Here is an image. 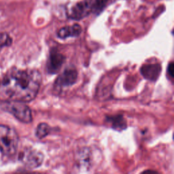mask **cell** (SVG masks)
<instances>
[{"instance_id":"30bf717a","label":"cell","mask_w":174,"mask_h":174,"mask_svg":"<svg viewBox=\"0 0 174 174\" xmlns=\"http://www.w3.org/2000/svg\"><path fill=\"white\" fill-rule=\"evenodd\" d=\"M108 121L111 124V126L116 130H123L127 127L125 119L123 116H115L112 117H108Z\"/></svg>"},{"instance_id":"277c9868","label":"cell","mask_w":174,"mask_h":174,"mask_svg":"<svg viewBox=\"0 0 174 174\" xmlns=\"http://www.w3.org/2000/svg\"><path fill=\"white\" fill-rule=\"evenodd\" d=\"M20 159L28 167L36 168L43 163L44 155L34 149L29 148L21 152Z\"/></svg>"},{"instance_id":"9c48e42d","label":"cell","mask_w":174,"mask_h":174,"mask_svg":"<svg viewBox=\"0 0 174 174\" xmlns=\"http://www.w3.org/2000/svg\"><path fill=\"white\" fill-rule=\"evenodd\" d=\"M82 28L78 24H74L72 26H67L61 28L58 31V37L61 39L69 37H77L81 33Z\"/></svg>"},{"instance_id":"7a4b0ae2","label":"cell","mask_w":174,"mask_h":174,"mask_svg":"<svg viewBox=\"0 0 174 174\" xmlns=\"http://www.w3.org/2000/svg\"><path fill=\"white\" fill-rule=\"evenodd\" d=\"M19 145V136L12 128L0 125V151L2 154L10 156L15 153Z\"/></svg>"},{"instance_id":"7c38bea8","label":"cell","mask_w":174,"mask_h":174,"mask_svg":"<svg viewBox=\"0 0 174 174\" xmlns=\"http://www.w3.org/2000/svg\"><path fill=\"white\" fill-rule=\"evenodd\" d=\"M109 0H95L93 2V12L99 14L107 5Z\"/></svg>"},{"instance_id":"4fadbf2b","label":"cell","mask_w":174,"mask_h":174,"mask_svg":"<svg viewBox=\"0 0 174 174\" xmlns=\"http://www.w3.org/2000/svg\"><path fill=\"white\" fill-rule=\"evenodd\" d=\"M12 38L8 34L6 33H0V51L3 48L11 45Z\"/></svg>"},{"instance_id":"6da1fadb","label":"cell","mask_w":174,"mask_h":174,"mask_svg":"<svg viewBox=\"0 0 174 174\" xmlns=\"http://www.w3.org/2000/svg\"><path fill=\"white\" fill-rule=\"evenodd\" d=\"M42 83L35 69L13 68L0 78V100L29 102L36 97Z\"/></svg>"},{"instance_id":"3957f363","label":"cell","mask_w":174,"mask_h":174,"mask_svg":"<svg viewBox=\"0 0 174 174\" xmlns=\"http://www.w3.org/2000/svg\"><path fill=\"white\" fill-rule=\"evenodd\" d=\"M2 108L15 116L20 121L29 123L32 121V114L29 106L21 101H3Z\"/></svg>"},{"instance_id":"5bb4252c","label":"cell","mask_w":174,"mask_h":174,"mask_svg":"<svg viewBox=\"0 0 174 174\" xmlns=\"http://www.w3.org/2000/svg\"><path fill=\"white\" fill-rule=\"evenodd\" d=\"M168 72L170 74V76L173 77V63H171L169 65Z\"/></svg>"},{"instance_id":"5b68a950","label":"cell","mask_w":174,"mask_h":174,"mask_svg":"<svg viewBox=\"0 0 174 174\" xmlns=\"http://www.w3.org/2000/svg\"><path fill=\"white\" fill-rule=\"evenodd\" d=\"M78 78V72L74 67H68L56 80L55 87L56 88L61 90L65 87L72 86L76 83Z\"/></svg>"},{"instance_id":"52a82bcc","label":"cell","mask_w":174,"mask_h":174,"mask_svg":"<svg viewBox=\"0 0 174 174\" xmlns=\"http://www.w3.org/2000/svg\"><path fill=\"white\" fill-rule=\"evenodd\" d=\"M65 57L55 48L52 49L50 52L47 64L48 72L50 74H55L59 72L63 64L65 62Z\"/></svg>"},{"instance_id":"8fae6325","label":"cell","mask_w":174,"mask_h":174,"mask_svg":"<svg viewBox=\"0 0 174 174\" xmlns=\"http://www.w3.org/2000/svg\"><path fill=\"white\" fill-rule=\"evenodd\" d=\"M51 127L47 123H40L37 127L35 135L38 138H43L46 137L50 133Z\"/></svg>"},{"instance_id":"8992f818","label":"cell","mask_w":174,"mask_h":174,"mask_svg":"<svg viewBox=\"0 0 174 174\" xmlns=\"http://www.w3.org/2000/svg\"><path fill=\"white\" fill-rule=\"evenodd\" d=\"M93 1L85 0L78 3L71 9L69 16L74 20H80L93 12Z\"/></svg>"},{"instance_id":"ba28073f","label":"cell","mask_w":174,"mask_h":174,"mask_svg":"<svg viewBox=\"0 0 174 174\" xmlns=\"http://www.w3.org/2000/svg\"><path fill=\"white\" fill-rule=\"evenodd\" d=\"M161 66L158 64L144 65L141 69V73L145 78L151 81L157 80L161 73Z\"/></svg>"}]
</instances>
